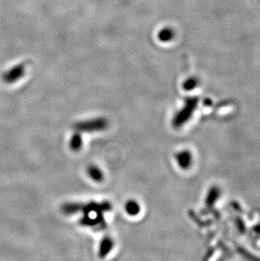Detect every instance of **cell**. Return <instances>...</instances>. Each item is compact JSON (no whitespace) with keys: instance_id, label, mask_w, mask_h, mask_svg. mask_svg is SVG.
Masks as SVG:
<instances>
[{"instance_id":"1","label":"cell","mask_w":260,"mask_h":261,"mask_svg":"<svg viewBox=\"0 0 260 261\" xmlns=\"http://www.w3.org/2000/svg\"><path fill=\"white\" fill-rule=\"evenodd\" d=\"M108 127V121L104 118H96L91 120L80 122L74 125V128L79 133L83 132H97L104 130Z\"/></svg>"},{"instance_id":"2","label":"cell","mask_w":260,"mask_h":261,"mask_svg":"<svg viewBox=\"0 0 260 261\" xmlns=\"http://www.w3.org/2000/svg\"><path fill=\"white\" fill-rule=\"evenodd\" d=\"M81 224L84 227H91L96 229H104L106 227V221L104 214L101 213H89L84 214L81 217Z\"/></svg>"},{"instance_id":"3","label":"cell","mask_w":260,"mask_h":261,"mask_svg":"<svg viewBox=\"0 0 260 261\" xmlns=\"http://www.w3.org/2000/svg\"><path fill=\"white\" fill-rule=\"evenodd\" d=\"M113 247H114L113 239L109 236L104 237L99 244V257L104 259L113 250Z\"/></svg>"},{"instance_id":"4","label":"cell","mask_w":260,"mask_h":261,"mask_svg":"<svg viewBox=\"0 0 260 261\" xmlns=\"http://www.w3.org/2000/svg\"><path fill=\"white\" fill-rule=\"evenodd\" d=\"M82 204V203L80 202L64 203L61 206V211L64 214L72 216L81 212Z\"/></svg>"},{"instance_id":"5","label":"cell","mask_w":260,"mask_h":261,"mask_svg":"<svg viewBox=\"0 0 260 261\" xmlns=\"http://www.w3.org/2000/svg\"><path fill=\"white\" fill-rule=\"evenodd\" d=\"M87 174L95 182H101L104 179V173L101 168L96 165H90L87 168Z\"/></svg>"},{"instance_id":"6","label":"cell","mask_w":260,"mask_h":261,"mask_svg":"<svg viewBox=\"0 0 260 261\" xmlns=\"http://www.w3.org/2000/svg\"><path fill=\"white\" fill-rule=\"evenodd\" d=\"M176 158H177V163L182 168H188L191 164V155L187 150L177 153Z\"/></svg>"},{"instance_id":"7","label":"cell","mask_w":260,"mask_h":261,"mask_svg":"<svg viewBox=\"0 0 260 261\" xmlns=\"http://www.w3.org/2000/svg\"><path fill=\"white\" fill-rule=\"evenodd\" d=\"M140 205L138 201L135 200H129L126 202L125 211L130 217H135L140 212Z\"/></svg>"},{"instance_id":"8","label":"cell","mask_w":260,"mask_h":261,"mask_svg":"<svg viewBox=\"0 0 260 261\" xmlns=\"http://www.w3.org/2000/svg\"><path fill=\"white\" fill-rule=\"evenodd\" d=\"M83 146V139L81 136V133L77 132L72 136L70 141H69V147L74 151H78L81 150Z\"/></svg>"}]
</instances>
